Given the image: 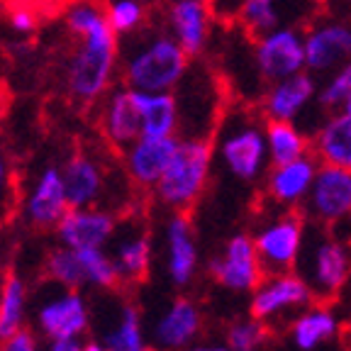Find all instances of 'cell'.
<instances>
[{"instance_id":"cell-1","label":"cell","mask_w":351,"mask_h":351,"mask_svg":"<svg viewBox=\"0 0 351 351\" xmlns=\"http://www.w3.org/2000/svg\"><path fill=\"white\" fill-rule=\"evenodd\" d=\"M66 29L81 39L64 66L66 90L78 103H100L112 90L120 66V34L110 27L98 0H71Z\"/></svg>"},{"instance_id":"cell-2","label":"cell","mask_w":351,"mask_h":351,"mask_svg":"<svg viewBox=\"0 0 351 351\" xmlns=\"http://www.w3.org/2000/svg\"><path fill=\"white\" fill-rule=\"evenodd\" d=\"M191 69V56L171 32L142 27L120 44V71L134 90H176Z\"/></svg>"},{"instance_id":"cell-3","label":"cell","mask_w":351,"mask_h":351,"mask_svg":"<svg viewBox=\"0 0 351 351\" xmlns=\"http://www.w3.org/2000/svg\"><path fill=\"white\" fill-rule=\"evenodd\" d=\"M213 142H217L219 161L227 173L241 183L258 181L269 171V139H266V120H258L252 110L232 108L215 130Z\"/></svg>"},{"instance_id":"cell-4","label":"cell","mask_w":351,"mask_h":351,"mask_svg":"<svg viewBox=\"0 0 351 351\" xmlns=\"http://www.w3.org/2000/svg\"><path fill=\"white\" fill-rule=\"evenodd\" d=\"M215 142L208 137H181L169 169L154 186V197L171 213H188L203 197L213 169Z\"/></svg>"},{"instance_id":"cell-5","label":"cell","mask_w":351,"mask_h":351,"mask_svg":"<svg viewBox=\"0 0 351 351\" xmlns=\"http://www.w3.org/2000/svg\"><path fill=\"white\" fill-rule=\"evenodd\" d=\"M29 324L39 339H86L93 329V305L81 291L47 278L34 291Z\"/></svg>"},{"instance_id":"cell-6","label":"cell","mask_w":351,"mask_h":351,"mask_svg":"<svg viewBox=\"0 0 351 351\" xmlns=\"http://www.w3.org/2000/svg\"><path fill=\"white\" fill-rule=\"evenodd\" d=\"M295 271L310 285L315 300H332L351 276V252L344 241L317 230L313 237L305 234Z\"/></svg>"},{"instance_id":"cell-7","label":"cell","mask_w":351,"mask_h":351,"mask_svg":"<svg viewBox=\"0 0 351 351\" xmlns=\"http://www.w3.org/2000/svg\"><path fill=\"white\" fill-rule=\"evenodd\" d=\"M95 337L110 351H152L144 315L132 300H120L105 291L103 300L93 305Z\"/></svg>"},{"instance_id":"cell-8","label":"cell","mask_w":351,"mask_h":351,"mask_svg":"<svg viewBox=\"0 0 351 351\" xmlns=\"http://www.w3.org/2000/svg\"><path fill=\"white\" fill-rule=\"evenodd\" d=\"M315 295L310 285L305 283L298 271H283V274H266L261 283L252 291L249 300V315L266 324L278 319L295 317L300 310L313 305Z\"/></svg>"},{"instance_id":"cell-9","label":"cell","mask_w":351,"mask_h":351,"mask_svg":"<svg viewBox=\"0 0 351 351\" xmlns=\"http://www.w3.org/2000/svg\"><path fill=\"white\" fill-rule=\"evenodd\" d=\"M254 66L263 83L283 81L305 71V32L298 25H283L254 37Z\"/></svg>"},{"instance_id":"cell-10","label":"cell","mask_w":351,"mask_h":351,"mask_svg":"<svg viewBox=\"0 0 351 351\" xmlns=\"http://www.w3.org/2000/svg\"><path fill=\"white\" fill-rule=\"evenodd\" d=\"M258 258L266 274H283L295 271L300 261L302 244H305V222L300 213H283L269 219L254 234Z\"/></svg>"},{"instance_id":"cell-11","label":"cell","mask_w":351,"mask_h":351,"mask_svg":"<svg viewBox=\"0 0 351 351\" xmlns=\"http://www.w3.org/2000/svg\"><path fill=\"white\" fill-rule=\"evenodd\" d=\"M302 213L319 225H339L351 219V169L319 164Z\"/></svg>"},{"instance_id":"cell-12","label":"cell","mask_w":351,"mask_h":351,"mask_svg":"<svg viewBox=\"0 0 351 351\" xmlns=\"http://www.w3.org/2000/svg\"><path fill=\"white\" fill-rule=\"evenodd\" d=\"M208 271L215 283L230 293H252L266 276L254 237L249 234H234L232 239H227L225 249L219 252L217 258L210 261Z\"/></svg>"},{"instance_id":"cell-13","label":"cell","mask_w":351,"mask_h":351,"mask_svg":"<svg viewBox=\"0 0 351 351\" xmlns=\"http://www.w3.org/2000/svg\"><path fill=\"white\" fill-rule=\"evenodd\" d=\"M69 208L64 171L59 166H44L22 197L20 210L22 219L34 230H56Z\"/></svg>"},{"instance_id":"cell-14","label":"cell","mask_w":351,"mask_h":351,"mask_svg":"<svg viewBox=\"0 0 351 351\" xmlns=\"http://www.w3.org/2000/svg\"><path fill=\"white\" fill-rule=\"evenodd\" d=\"M164 269L173 288H186L200 269V247L188 213H171L164 225Z\"/></svg>"},{"instance_id":"cell-15","label":"cell","mask_w":351,"mask_h":351,"mask_svg":"<svg viewBox=\"0 0 351 351\" xmlns=\"http://www.w3.org/2000/svg\"><path fill=\"white\" fill-rule=\"evenodd\" d=\"M307 71L315 76L335 73L351 61V22L324 20L305 29Z\"/></svg>"},{"instance_id":"cell-16","label":"cell","mask_w":351,"mask_h":351,"mask_svg":"<svg viewBox=\"0 0 351 351\" xmlns=\"http://www.w3.org/2000/svg\"><path fill=\"white\" fill-rule=\"evenodd\" d=\"M203 332V313L188 298H176L149 324V339L161 351H183Z\"/></svg>"},{"instance_id":"cell-17","label":"cell","mask_w":351,"mask_h":351,"mask_svg":"<svg viewBox=\"0 0 351 351\" xmlns=\"http://www.w3.org/2000/svg\"><path fill=\"white\" fill-rule=\"evenodd\" d=\"M56 239L71 249H93L108 247L117 232V217L112 210L103 205L90 208H69V213L56 225Z\"/></svg>"},{"instance_id":"cell-18","label":"cell","mask_w":351,"mask_h":351,"mask_svg":"<svg viewBox=\"0 0 351 351\" xmlns=\"http://www.w3.org/2000/svg\"><path fill=\"white\" fill-rule=\"evenodd\" d=\"M181 137H139L122 152V164L130 183L144 191H154L161 181L164 171L169 169Z\"/></svg>"},{"instance_id":"cell-19","label":"cell","mask_w":351,"mask_h":351,"mask_svg":"<svg viewBox=\"0 0 351 351\" xmlns=\"http://www.w3.org/2000/svg\"><path fill=\"white\" fill-rule=\"evenodd\" d=\"M317 76L310 71H300L283 81L271 83L261 95V117L263 120L298 122L313 100L317 98Z\"/></svg>"},{"instance_id":"cell-20","label":"cell","mask_w":351,"mask_h":351,"mask_svg":"<svg viewBox=\"0 0 351 351\" xmlns=\"http://www.w3.org/2000/svg\"><path fill=\"white\" fill-rule=\"evenodd\" d=\"M100 130L110 147L120 152H125L132 142L142 137V112L132 88H112L105 95L100 108Z\"/></svg>"},{"instance_id":"cell-21","label":"cell","mask_w":351,"mask_h":351,"mask_svg":"<svg viewBox=\"0 0 351 351\" xmlns=\"http://www.w3.org/2000/svg\"><path fill=\"white\" fill-rule=\"evenodd\" d=\"M317 169V156H310V154L288 164H274V169L266 171V193L280 208H300L313 188Z\"/></svg>"},{"instance_id":"cell-22","label":"cell","mask_w":351,"mask_h":351,"mask_svg":"<svg viewBox=\"0 0 351 351\" xmlns=\"http://www.w3.org/2000/svg\"><path fill=\"white\" fill-rule=\"evenodd\" d=\"M310 0H244L237 20L252 37H261L283 25H302L310 20Z\"/></svg>"},{"instance_id":"cell-23","label":"cell","mask_w":351,"mask_h":351,"mask_svg":"<svg viewBox=\"0 0 351 351\" xmlns=\"http://www.w3.org/2000/svg\"><path fill=\"white\" fill-rule=\"evenodd\" d=\"M66 183V195L71 208H90L100 205L108 191L110 176L105 166L90 154H73L71 159L61 166Z\"/></svg>"},{"instance_id":"cell-24","label":"cell","mask_w":351,"mask_h":351,"mask_svg":"<svg viewBox=\"0 0 351 351\" xmlns=\"http://www.w3.org/2000/svg\"><path fill=\"white\" fill-rule=\"evenodd\" d=\"M341 317L335 307L307 305L288 324V339L295 351H319L339 339Z\"/></svg>"},{"instance_id":"cell-25","label":"cell","mask_w":351,"mask_h":351,"mask_svg":"<svg viewBox=\"0 0 351 351\" xmlns=\"http://www.w3.org/2000/svg\"><path fill=\"white\" fill-rule=\"evenodd\" d=\"M108 249L115 258L122 283L132 285L147 278L149 269H152V239L137 222L117 225V232Z\"/></svg>"},{"instance_id":"cell-26","label":"cell","mask_w":351,"mask_h":351,"mask_svg":"<svg viewBox=\"0 0 351 351\" xmlns=\"http://www.w3.org/2000/svg\"><path fill=\"white\" fill-rule=\"evenodd\" d=\"M169 29L188 56H200L210 37L213 8L208 0H173L169 5Z\"/></svg>"},{"instance_id":"cell-27","label":"cell","mask_w":351,"mask_h":351,"mask_svg":"<svg viewBox=\"0 0 351 351\" xmlns=\"http://www.w3.org/2000/svg\"><path fill=\"white\" fill-rule=\"evenodd\" d=\"M134 90V88H132ZM134 100L142 112L144 137H178L181 132V110L173 90H134Z\"/></svg>"},{"instance_id":"cell-28","label":"cell","mask_w":351,"mask_h":351,"mask_svg":"<svg viewBox=\"0 0 351 351\" xmlns=\"http://www.w3.org/2000/svg\"><path fill=\"white\" fill-rule=\"evenodd\" d=\"M32 313V293L20 274H8L0 280V341L25 332Z\"/></svg>"},{"instance_id":"cell-29","label":"cell","mask_w":351,"mask_h":351,"mask_svg":"<svg viewBox=\"0 0 351 351\" xmlns=\"http://www.w3.org/2000/svg\"><path fill=\"white\" fill-rule=\"evenodd\" d=\"M313 152L319 164L351 169V117L341 110L324 117L322 125L315 130Z\"/></svg>"},{"instance_id":"cell-30","label":"cell","mask_w":351,"mask_h":351,"mask_svg":"<svg viewBox=\"0 0 351 351\" xmlns=\"http://www.w3.org/2000/svg\"><path fill=\"white\" fill-rule=\"evenodd\" d=\"M266 139H269L271 164H288L300 156H307L313 142L307 139L305 130L295 122L283 120H266Z\"/></svg>"},{"instance_id":"cell-31","label":"cell","mask_w":351,"mask_h":351,"mask_svg":"<svg viewBox=\"0 0 351 351\" xmlns=\"http://www.w3.org/2000/svg\"><path fill=\"white\" fill-rule=\"evenodd\" d=\"M81 263H83V276H86V288L93 291H115L120 280V271L115 266V258L110 254L108 247H93V249H81Z\"/></svg>"},{"instance_id":"cell-32","label":"cell","mask_w":351,"mask_h":351,"mask_svg":"<svg viewBox=\"0 0 351 351\" xmlns=\"http://www.w3.org/2000/svg\"><path fill=\"white\" fill-rule=\"evenodd\" d=\"M44 271H47V278H51L59 285L76 288V291L86 288V276H83V263H81L78 249L59 244V247L47 256V261H44Z\"/></svg>"},{"instance_id":"cell-33","label":"cell","mask_w":351,"mask_h":351,"mask_svg":"<svg viewBox=\"0 0 351 351\" xmlns=\"http://www.w3.org/2000/svg\"><path fill=\"white\" fill-rule=\"evenodd\" d=\"M105 15H108L110 27L115 29L120 37H127V34L144 27L147 5L142 0H108Z\"/></svg>"},{"instance_id":"cell-34","label":"cell","mask_w":351,"mask_h":351,"mask_svg":"<svg viewBox=\"0 0 351 351\" xmlns=\"http://www.w3.org/2000/svg\"><path fill=\"white\" fill-rule=\"evenodd\" d=\"M269 339V329L266 322L256 317L249 319H237L227 327L225 344L232 351H261V346Z\"/></svg>"},{"instance_id":"cell-35","label":"cell","mask_w":351,"mask_h":351,"mask_svg":"<svg viewBox=\"0 0 351 351\" xmlns=\"http://www.w3.org/2000/svg\"><path fill=\"white\" fill-rule=\"evenodd\" d=\"M349 95H351V61H346L335 73H329V78L317 90L315 103H317L319 110L339 112L341 105H344V100L349 98Z\"/></svg>"},{"instance_id":"cell-36","label":"cell","mask_w":351,"mask_h":351,"mask_svg":"<svg viewBox=\"0 0 351 351\" xmlns=\"http://www.w3.org/2000/svg\"><path fill=\"white\" fill-rule=\"evenodd\" d=\"M12 197H15V183H12V166L8 159L5 147L0 142V217L10 210Z\"/></svg>"},{"instance_id":"cell-37","label":"cell","mask_w":351,"mask_h":351,"mask_svg":"<svg viewBox=\"0 0 351 351\" xmlns=\"http://www.w3.org/2000/svg\"><path fill=\"white\" fill-rule=\"evenodd\" d=\"M0 351H42V344H39V337L32 329H25L20 335L0 341Z\"/></svg>"},{"instance_id":"cell-38","label":"cell","mask_w":351,"mask_h":351,"mask_svg":"<svg viewBox=\"0 0 351 351\" xmlns=\"http://www.w3.org/2000/svg\"><path fill=\"white\" fill-rule=\"evenodd\" d=\"M10 27L15 29L17 34H29L37 27V15H34L32 8L27 5H15L10 12Z\"/></svg>"},{"instance_id":"cell-39","label":"cell","mask_w":351,"mask_h":351,"mask_svg":"<svg viewBox=\"0 0 351 351\" xmlns=\"http://www.w3.org/2000/svg\"><path fill=\"white\" fill-rule=\"evenodd\" d=\"M210 8H213V15L219 17V20H237L239 17V10H241V3L244 0H208Z\"/></svg>"},{"instance_id":"cell-40","label":"cell","mask_w":351,"mask_h":351,"mask_svg":"<svg viewBox=\"0 0 351 351\" xmlns=\"http://www.w3.org/2000/svg\"><path fill=\"white\" fill-rule=\"evenodd\" d=\"M42 351H83V339H44Z\"/></svg>"},{"instance_id":"cell-41","label":"cell","mask_w":351,"mask_h":351,"mask_svg":"<svg viewBox=\"0 0 351 351\" xmlns=\"http://www.w3.org/2000/svg\"><path fill=\"white\" fill-rule=\"evenodd\" d=\"M183 351H232L227 344H215V341H210V344H191L188 349H183Z\"/></svg>"},{"instance_id":"cell-42","label":"cell","mask_w":351,"mask_h":351,"mask_svg":"<svg viewBox=\"0 0 351 351\" xmlns=\"http://www.w3.org/2000/svg\"><path fill=\"white\" fill-rule=\"evenodd\" d=\"M83 351H110L98 337H86L83 339Z\"/></svg>"},{"instance_id":"cell-43","label":"cell","mask_w":351,"mask_h":351,"mask_svg":"<svg viewBox=\"0 0 351 351\" xmlns=\"http://www.w3.org/2000/svg\"><path fill=\"white\" fill-rule=\"evenodd\" d=\"M341 112H344V115H349V117H351V95L344 100V105H341Z\"/></svg>"},{"instance_id":"cell-44","label":"cell","mask_w":351,"mask_h":351,"mask_svg":"<svg viewBox=\"0 0 351 351\" xmlns=\"http://www.w3.org/2000/svg\"><path fill=\"white\" fill-rule=\"evenodd\" d=\"M3 263H5V247H3V241H0V269H3Z\"/></svg>"},{"instance_id":"cell-45","label":"cell","mask_w":351,"mask_h":351,"mask_svg":"<svg viewBox=\"0 0 351 351\" xmlns=\"http://www.w3.org/2000/svg\"><path fill=\"white\" fill-rule=\"evenodd\" d=\"M10 3H12V5H27L29 0H10Z\"/></svg>"},{"instance_id":"cell-46","label":"cell","mask_w":351,"mask_h":351,"mask_svg":"<svg viewBox=\"0 0 351 351\" xmlns=\"http://www.w3.org/2000/svg\"><path fill=\"white\" fill-rule=\"evenodd\" d=\"M154 351H161V349H154Z\"/></svg>"}]
</instances>
